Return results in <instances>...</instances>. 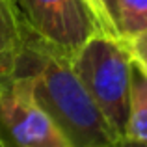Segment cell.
<instances>
[{
  "mask_svg": "<svg viewBox=\"0 0 147 147\" xmlns=\"http://www.w3.org/2000/svg\"><path fill=\"white\" fill-rule=\"evenodd\" d=\"M17 75H26L36 100L71 147H117L119 136L71 65V60L26 39Z\"/></svg>",
  "mask_w": 147,
  "mask_h": 147,
  "instance_id": "cell-1",
  "label": "cell"
},
{
  "mask_svg": "<svg viewBox=\"0 0 147 147\" xmlns=\"http://www.w3.org/2000/svg\"><path fill=\"white\" fill-rule=\"evenodd\" d=\"M26 34L13 0H0V86L17 75Z\"/></svg>",
  "mask_w": 147,
  "mask_h": 147,
  "instance_id": "cell-5",
  "label": "cell"
},
{
  "mask_svg": "<svg viewBox=\"0 0 147 147\" xmlns=\"http://www.w3.org/2000/svg\"><path fill=\"white\" fill-rule=\"evenodd\" d=\"M0 136L7 147H71L36 100L26 75L0 86Z\"/></svg>",
  "mask_w": 147,
  "mask_h": 147,
  "instance_id": "cell-4",
  "label": "cell"
},
{
  "mask_svg": "<svg viewBox=\"0 0 147 147\" xmlns=\"http://www.w3.org/2000/svg\"><path fill=\"white\" fill-rule=\"evenodd\" d=\"M26 39L71 60L100 32L82 0H13Z\"/></svg>",
  "mask_w": 147,
  "mask_h": 147,
  "instance_id": "cell-3",
  "label": "cell"
},
{
  "mask_svg": "<svg viewBox=\"0 0 147 147\" xmlns=\"http://www.w3.org/2000/svg\"><path fill=\"white\" fill-rule=\"evenodd\" d=\"M82 4L88 7V11L91 13V17H93L95 24H97V28L100 32L108 34V36L121 37L117 26H115L114 19L110 17V13H108V9H106V6H104L102 0H82Z\"/></svg>",
  "mask_w": 147,
  "mask_h": 147,
  "instance_id": "cell-8",
  "label": "cell"
},
{
  "mask_svg": "<svg viewBox=\"0 0 147 147\" xmlns=\"http://www.w3.org/2000/svg\"><path fill=\"white\" fill-rule=\"evenodd\" d=\"M71 65L112 130L123 140L134 65L127 41L95 32L71 58Z\"/></svg>",
  "mask_w": 147,
  "mask_h": 147,
  "instance_id": "cell-2",
  "label": "cell"
},
{
  "mask_svg": "<svg viewBox=\"0 0 147 147\" xmlns=\"http://www.w3.org/2000/svg\"><path fill=\"white\" fill-rule=\"evenodd\" d=\"M0 147H7V145H6V142L2 140V136H0Z\"/></svg>",
  "mask_w": 147,
  "mask_h": 147,
  "instance_id": "cell-12",
  "label": "cell"
},
{
  "mask_svg": "<svg viewBox=\"0 0 147 147\" xmlns=\"http://www.w3.org/2000/svg\"><path fill=\"white\" fill-rule=\"evenodd\" d=\"M102 2H104V6H106L110 17L114 19L115 26H117V0H102ZM117 30H119V28H117ZM119 36H121V34H119Z\"/></svg>",
  "mask_w": 147,
  "mask_h": 147,
  "instance_id": "cell-10",
  "label": "cell"
},
{
  "mask_svg": "<svg viewBox=\"0 0 147 147\" xmlns=\"http://www.w3.org/2000/svg\"><path fill=\"white\" fill-rule=\"evenodd\" d=\"M123 140L147 144V75L136 65H132L129 117Z\"/></svg>",
  "mask_w": 147,
  "mask_h": 147,
  "instance_id": "cell-6",
  "label": "cell"
},
{
  "mask_svg": "<svg viewBox=\"0 0 147 147\" xmlns=\"http://www.w3.org/2000/svg\"><path fill=\"white\" fill-rule=\"evenodd\" d=\"M117 147H147V144H138V142H129V140H121L117 144Z\"/></svg>",
  "mask_w": 147,
  "mask_h": 147,
  "instance_id": "cell-11",
  "label": "cell"
},
{
  "mask_svg": "<svg viewBox=\"0 0 147 147\" xmlns=\"http://www.w3.org/2000/svg\"><path fill=\"white\" fill-rule=\"evenodd\" d=\"M117 28L125 41L147 30V0H117Z\"/></svg>",
  "mask_w": 147,
  "mask_h": 147,
  "instance_id": "cell-7",
  "label": "cell"
},
{
  "mask_svg": "<svg viewBox=\"0 0 147 147\" xmlns=\"http://www.w3.org/2000/svg\"><path fill=\"white\" fill-rule=\"evenodd\" d=\"M127 45H129V50H130L134 65L140 67L147 75V30L142 32L140 36H136L134 39L127 41Z\"/></svg>",
  "mask_w": 147,
  "mask_h": 147,
  "instance_id": "cell-9",
  "label": "cell"
}]
</instances>
